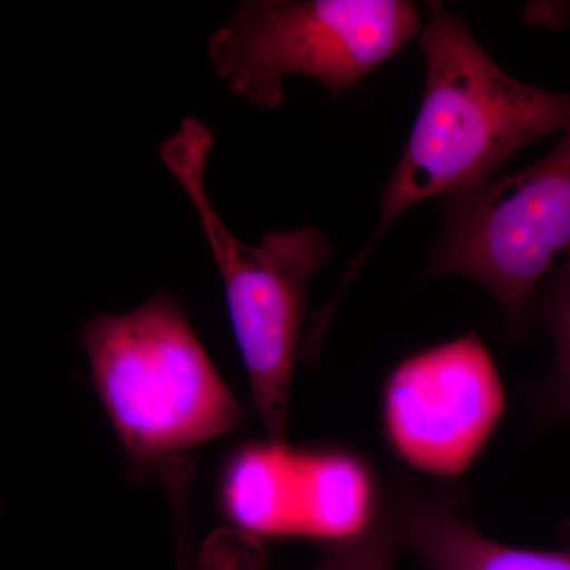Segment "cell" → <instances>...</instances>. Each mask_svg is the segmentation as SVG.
<instances>
[{
  "instance_id": "7",
  "label": "cell",
  "mask_w": 570,
  "mask_h": 570,
  "mask_svg": "<svg viewBox=\"0 0 570 570\" xmlns=\"http://www.w3.org/2000/svg\"><path fill=\"white\" fill-rule=\"evenodd\" d=\"M219 493L225 517L242 530L332 546L365 534L385 509V493L358 453L272 439L236 450Z\"/></svg>"
},
{
  "instance_id": "9",
  "label": "cell",
  "mask_w": 570,
  "mask_h": 570,
  "mask_svg": "<svg viewBox=\"0 0 570 570\" xmlns=\"http://www.w3.org/2000/svg\"><path fill=\"white\" fill-rule=\"evenodd\" d=\"M524 330L546 333L553 344L551 371L527 392L532 417L543 426L570 420V254L528 303Z\"/></svg>"
},
{
  "instance_id": "4",
  "label": "cell",
  "mask_w": 570,
  "mask_h": 570,
  "mask_svg": "<svg viewBox=\"0 0 570 570\" xmlns=\"http://www.w3.org/2000/svg\"><path fill=\"white\" fill-rule=\"evenodd\" d=\"M422 29L419 7L407 0H250L213 33L209 56L236 97L276 110L291 75L343 96Z\"/></svg>"
},
{
  "instance_id": "11",
  "label": "cell",
  "mask_w": 570,
  "mask_h": 570,
  "mask_svg": "<svg viewBox=\"0 0 570 570\" xmlns=\"http://www.w3.org/2000/svg\"><path fill=\"white\" fill-rule=\"evenodd\" d=\"M176 532H178V570H194L189 521H179L176 524Z\"/></svg>"
},
{
  "instance_id": "3",
  "label": "cell",
  "mask_w": 570,
  "mask_h": 570,
  "mask_svg": "<svg viewBox=\"0 0 570 570\" xmlns=\"http://www.w3.org/2000/svg\"><path fill=\"white\" fill-rule=\"evenodd\" d=\"M213 149L212 130L200 119L187 118L160 145V159L193 202L219 268L232 328L266 433L273 441H285L307 285L328 264L333 245L309 225L272 232L258 246L243 245L206 190Z\"/></svg>"
},
{
  "instance_id": "10",
  "label": "cell",
  "mask_w": 570,
  "mask_h": 570,
  "mask_svg": "<svg viewBox=\"0 0 570 570\" xmlns=\"http://www.w3.org/2000/svg\"><path fill=\"white\" fill-rule=\"evenodd\" d=\"M401 540L385 499L381 520L360 538L332 546L313 570H395Z\"/></svg>"
},
{
  "instance_id": "1",
  "label": "cell",
  "mask_w": 570,
  "mask_h": 570,
  "mask_svg": "<svg viewBox=\"0 0 570 570\" xmlns=\"http://www.w3.org/2000/svg\"><path fill=\"white\" fill-rule=\"evenodd\" d=\"M419 47L425 59L422 104L382 190L376 232L348 268L347 281L409 209L480 189L497 179L513 154L570 130V92L517 80L487 55L460 14L433 7Z\"/></svg>"
},
{
  "instance_id": "8",
  "label": "cell",
  "mask_w": 570,
  "mask_h": 570,
  "mask_svg": "<svg viewBox=\"0 0 570 570\" xmlns=\"http://www.w3.org/2000/svg\"><path fill=\"white\" fill-rule=\"evenodd\" d=\"M461 487H428L412 479H393L387 505L401 546L426 570H570V531L560 527L564 549H519L487 538L461 515Z\"/></svg>"
},
{
  "instance_id": "12",
  "label": "cell",
  "mask_w": 570,
  "mask_h": 570,
  "mask_svg": "<svg viewBox=\"0 0 570 570\" xmlns=\"http://www.w3.org/2000/svg\"><path fill=\"white\" fill-rule=\"evenodd\" d=\"M562 527H566L568 528V530H570V520L564 521V523H562Z\"/></svg>"
},
{
  "instance_id": "6",
  "label": "cell",
  "mask_w": 570,
  "mask_h": 570,
  "mask_svg": "<svg viewBox=\"0 0 570 570\" xmlns=\"http://www.w3.org/2000/svg\"><path fill=\"white\" fill-rule=\"evenodd\" d=\"M504 382L479 335L404 358L382 390V433L401 463L426 478L459 479L505 414Z\"/></svg>"
},
{
  "instance_id": "5",
  "label": "cell",
  "mask_w": 570,
  "mask_h": 570,
  "mask_svg": "<svg viewBox=\"0 0 570 570\" xmlns=\"http://www.w3.org/2000/svg\"><path fill=\"white\" fill-rule=\"evenodd\" d=\"M438 206L444 228L420 279L452 275L483 285L509 335L520 337L532 295L570 254V130L531 167Z\"/></svg>"
},
{
  "instance_id": "2",
  "label": "cell",
  "mask_w": 570,
  "mask_h": 570,
  "mask_svg": "<svg viewBox=\"0 0 570 570\" xmlns=\"http://www.w3.org/2000/svg\"><path fill=\"white\" fill-rule=\"evenodd\" d=\"M82 344L94 389L135 468L160 471L242 425V404L171 296L99 314L82 326Z\"/></svg>"
}]
</instances>
